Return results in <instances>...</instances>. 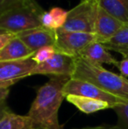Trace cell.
I'll return each mask as SVG.
<instances>
[{
    "mask_svg": "<svg viewBox=\"0 0 128 129\" xmlns=\"http://www.w3.org/2000/svg\"><path fill=\"white\" fill-rule=\"evenodd\" d=\"M71 77H52L40 86L26 114L30 119V129H64L60 124L58 112L65 98L63 89Z\"/></svg>",
    "mask_w": 128,
    "mask_h": 129,
    "instance_id": "cell-1",
    "label": "cell"
},
{
    "mask_svg": "<svg viewBox=\"0 0 128 129\" xmlns=\"http://www.w3.org/2000/svg\"><path fill=\"white\" fill-rule=\"evenodd\" d=\"M66 100L68 102L71 103L77 109H79L81 112H84L86 114L94 113V112H98V111L105 110V109L109 108L112 109V105L108 102L90 99V98L81 97V96L68 95L66 96Z\"/></svg>",
    "mask_w": 128,
    "mask_h": 129,
    "instance_id": "cell-13",
    "label": "cell"
},
{
    "mask_svg": "<svg viewBox=\"0 0 128 129\" xmlns=\"http://www.w3.org/2000/svg\"><path fill=\"white\" fill-rule=\"evenodd\" d=\"M5 33H8V32H5V30H3V29L0 28V34H5Z\"/></svg>",
    "mask_w": 128,
    "mask_h": 129,
    "instance_id": "cell-27",
    "label": "cell"
},
{
    "mask_svg": "<svg viewBox=\"0 0 128 129\" xmlns=\"http://www.w3.org/2000/svg\"><path fill=\"white\" fill-rule=\"evenodd\" d=\"M1 102H2V101H0V104H1Z\"/></svg>",
    "mask_w": 128,
    "mask_h": 129,
    "instance_id": "cell-28",
    "label": "cell"
},
{
    "mask_svg": "<svg viewBox=\"0 0 128 129\" xmlns=\"http://www.w3.org/2000/svg\"><path fill=\"white\" fill-rule=\"evenodd\" d=\"M74 129H121L118 126H108V125H101L97 126H90V127L74 128Z\"/></svg>",
    "mask_w": 128,
    "mask_h": 129,
    "instance_id": "cell-25",
    "label": "cell"
},
{
    "mask_svg": "<svg viewBox=\"0 0 128 129\" xmlns=\"http://www.w3.org/2000/svg\"><path fill=\"white\" fill-rule=\"evenodd\" d=\"M98 5V0H81L68 12L67 21L62 28L68 32L94 34Z\"/></svg>",
    "mask_w": 128,
    "mask_h": 129,
    "instance_id": "cell-4",
    "label": "cell"
},
{
    "mask_svg": "<svg viewBox=\"0 0 128 129\" xmlns=\"http://www.w3.org/2000/svg\"><path fill=\"white\" fill-rule=\"evenodd\" d=\"M97 41V38L95 34L68 32L60 28L55 30V43L54 47L56 52L72 57H78L82 50Z\"/></svg>",
    "mask_w": 128,
    "mask_h": 129,
    "instance_id": "cell-5",
    "label": "cell"
},
{
    "mask_svg": "<svg viewBox=\"0 0 128 129\" xmlns=\"http://www.w3.org/2000/svg\"><path fill=\"white\" fill-rule=\"evenodd\" d=\"M71 78L91 83L101 90L128 102V79L107 70L100 64L75 57V71Z\"/></svg>",
    "mask_w": 128,
    "mask_h": 129,
    "instance_id": "cell-2",
    "label": "cell"
},
{
    "mask_svg": "<svg viewBox=\"0 0 128 129\" xmlns=\"http://www.w3.org/2000/svg\"><path fill=\"white\" fill-rule=\"evenodd\" d=\"M0 129H30V119L27 115H19L9 109L0 120Z\"/></svg>",
    "mask_w": 128,
    "mask_h": 129,
    "instance_id": "cell-16",
    "label": "cell"
},
{
    "mask_svg": "<svg viewBox=\"0 0 128 129\" xmlns=\"http://www.w3.org/2000/svg\"><path fill=\"white\" fill-rule=\"evenodd\" d=\"M25 1L26 0H0V16Z\"/></svg>",
    "mask_w": 128,
    "mask_h": 129,
    "instance_id": "cell-20",
    "label": "cell"
},
{
    "mask_svg": "<svg viewBox=\"0 0 128 129\" xmlns=\"http://www.w3.org/2000/svg\"><path fill=\"white\" fill-rule=\"evenodd\" d=\"M40 23L41 26L45 28L53 29V19L49 12H44L40 17Z\"/></svg>",
    "mask_w": 128,
    "mask_h": 129,
    "instance_id": "cell-22",
    "label": "cell"
},
{
    "mask_svg": "<svg viewBox=\"0 0 128 129\" xmlns=\"http://www.w3.org/2000/svg\"><path fill=\"white\" fill-rule=\"evenodd\" d=\"M124 25L123 22L111 16L98 5L94 33L97 38V42L103 43L107 41L112 38Z\"/></svg>",
    "mask_w": 128,
    "mask_h": 129,
    "instance_id": "cell-10",
    "label": "cell"
},
{
    "mask_svg": "<svg viewBox=\"0 0 128 129\" xmlns=\"http://www.w3.org/2000/svg\"><path fill=\"white\" fill-rule=\"evenodd\" d=\"M37 63L32 59L19 60L0 62V83L8 81H18L30 77V73Z\"/></svg>",
    "mask_w": 128,
    "mask_h": 129,
    "instance_id": "cell-8",
    "label": "cell"
},
{
    "mask_svg": "<svg viewBox=\"0 0 128 129\" xmlns=\"http://www.w3.org/2000/svg\"><path fill=\"white\" fill-rule=\"evenodd\" d=\"M8 110H9V108H8V106H7L6 103H5V100L2 101L1 104H0V120L5 117V113H6Z\"/></svg>",
    "mask_w": 128,
    "mask_h": 129,
    "instance_id": "cell-26",
    "label": "cell"
},
{
    "mask_svg": "<svg viewBox=\"0 0 128 129\" xmlns=\"http://www.w3.org/2000/svg\"><path fill=\"white\" fill-rule=\"evenodd\" d=\"M117 68H118V70L120 71L121 76L127 78L128 77V57L124 58L123 60L118 61Z\"/></svg>",
    "mask_w": 128,
    "mask_h": 129,
    "instance_id": "cell-24",
    "label": "cell"
},
{
    "mask_svg": "<svg viewBox=\"0 0 128 129\" xmlns=\"http://www.w3.org/2000/svg\"><path fill=\"white\" fill-rule=\"evenodd\" d=\"M35 52L30 49L21 40L15 38L0 50V62L12 61L32 58Z\"/></svg>",
    "mask_w": 128,
    "mask_h": 129,
    "instance_id": "cell-11",
    "label": "cell"
},
{
    "mask_svg": "<svg viewBox=\"0 0 128 129\" xmlns=\"http://www.w3.org/2000/svg\"><path fill=\"white\" fill-rule=\"evenodd\" d=\"M98 5L124 24L128 23V0H98Z\"/></svg>",
    "mask_w": 128,
    "mask_h": 129,
    "instance_id": "cell-14",
    "label": "cell"
},
{
    "mask_svg": "<svg viewBox=\"0 0 128 129\" xmlns=\"http://www.w3.org/2000/svg\"><path fill=\"white\" fill-rule=\"evenodd\" d=\"M55 53H57V52L54 46L44 47V48L37 50V51L35 52V54H34V55L32 57V59L37 64H39V63L45 62V61H48V59H50Z\"/></svg>",
    "mask_w": 128,
    "mask_h": 129,
    "instance_id": "cell-19",
    "label": "cell"
},
{
    "mask_svg": "<svg viewBox=\"0 0 128 129\" xmlns=\"http://www.w3.org/2000/svg\"><path fill=\"white\" fill-rule=\"evenodd\" d=\"M16 34L17 38L21 40L30 49L34 52L44 47L55 46V30L42 26Z\"/></svg>",
    "mask_w": 128,
    "mask_h": 129,
    "instance_id": "cell-9",
    "label": "cell"
},
{
    "mask_svg": "<svg viewBox=\"0 0 128 129\" xmlns=\"http://www.w3.org/2000/svg\"><path fill=\"white\" fill-rule=\"evenodd\" d=\"M78 57H82L87 61L97 64H106L118 66V61L115 59L107 49L100 42H93L87 46L79 54Z\"/></svg>",
    "mask_w": 128,
    "mask_h": 129,
    "instance_id": "cell-12",
    "label": "cell"
},
{
    "mask_svg": "<svg viewBox=\"0 0 128 129\" xmlns=\"http://www.w3.org/2000/svg\"><path fill=\"white\" fill-rule=\"evenodd\" d=\"M107 50L118 52L124 56L128 57V23L110 40L101 43Z\"/></svg>",
    "mask_w": 128,
    "mask_h": 129,
    "instance_id": "cell-15",
    "label": "cell"
},
{
    "mask_svg": "<svg viewBox=\"0 0 128 129\" xmlns=\"http://www.w3.org/2000/svg\"><path fill=\"white\" fill-rule=\"evenodd\" d=\"M44 12L34 0H26L0 16V28L19 34L40 27V17Z\"/></svg>",
    "mask_w": 128,
    "mask_h": 129,
    "instance_id": "cell-3",
    "label": "cell"
},
{
    "mask_svg": "<svg viewBox=\"0 0 128 129\" xmlns=\"http://www.w3.org/2000/svg\"><path fill=\"white\" fill-rule=\"evenodd\" d=\"M17 82L18 81H8L0 83V101H4L6 99L10 92V87Z\"/></svg>",
    "mask_w": 128,
    "mask_h": 129,
    "instance_id": "cell-21",
    "label": "cell"
},
{
    "mask_svg": "<svg viewBox=\"0 0 128 129\" xmlns=\"http://www.w3.org/2000/svg\"><path fill=\"white\" fill-rule=\"evenodd\" d=\"M50 14L53 19V28L54 30H57L63 27L68 19V12L60 7H54L49 11Z\"/></svg>",
    "mask_w": 128,
    "mask_h": 129,
    "instance_id": "cell-17",
    "label": "cell"
},
{
    "mask_svg": "<svg viewBox=\"0 0 128 129\" xmlns=\"http://www.w3.org/2000/svg\"><path fill=\"white\" fill-rule=\"evenodd\" d=\"M118 117V125L121 129H128V103L118 104L113 107Z\"/></svg>",
    "mask_w": 128,
    "mask_h": 129,
    "instance_id": "cell-18",
    "label": "cell"
},
{
    "mask_svg": "<svg viewBox=\"0 0 128 129\" xmlns=\"http://www.w3.org/2000/svg\"><path fill=\"white\" fill-rule=\"evenodd\" d=\"M17 38V34L13 33H5L0 34V50H2L11 41Z\"/></svg>",
    "mask_w": 128,
    "mask_h": 129,
    "instance_id": "cell-23",
    "label": "cell"
},
{
    "mask_svg": "<svg viewBox=\"0 0 128 129\" xmlns=\"http://www.w3.org/2000/svg\"><path fill=\"white\" fill-rule=\"evenodd\" d=\"M75 67V57L57 52L45 62L36 65L30 73V76L49 75L53 77L63 76L72 77Z\"/></svg>",
    "mask_w": 128,
    "mask_h": 129,
    "instance_id": "cell-7",
    "label": "cell"
},
{
    "mask_svg": "<svg viewBox=\"0 0 128 129\" xmlns=\"http://www.w3.org/2000/svg\"><path fill=\"white\" fill-rule=\"evenodd\" d=\"M63 94L66 98L68 95H76L81 97L90 98V99H97L108 102L112 105V108L118 104L128 103L127 101L120 99V98L115 97L104 90H101L93 83L89 82L83 81V80L75 79V78H70L66 83L63 89Z\"/></svg>",
    "mask_w": 128,
    "mask_h": 129,
    "instance_id": "cell-6",
    "label": "cell"
}]
</instances>
